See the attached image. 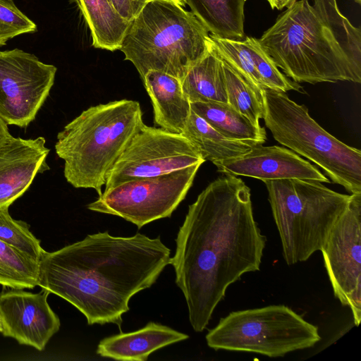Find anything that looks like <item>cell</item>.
<instances>
[{
    "label": "cell",
    "instance_id": "cell-30",
    "mask_svg": "<svg viewBox=\"0 0 361 361\" xmlns=\"http://www.w3.org/2000/svg\"><path fill=\"white\" fill-rule=\"evenodd\" d=\"M298 0H267L272 8L281 10L288 8Z\"/></svg>",
    "mask_w": 361,
    "mask_h": 361
},
{
    "label": "cell",
    "instance_id": "cell-16",
    "mask_svg": "<svg viewBox=\"0 0 361 361\" xmlns=\"http://www.w3.org/2000/svg\"><path fill=\"white\" fill-rule=\"evenodd\" d=\"M188 338L184 333L151 322L139 330L103 338L97 354L116 360L146 361L154 351Z\"/></svg>",
    "mask_w": 361,
    "mask_h": 361
},
{
    "label": "cell",
    "instance_id": "cell-34",
    "mask_svg": "<svg viewBox=\"0 0 361 361\" xmlns=\"http://www.w3.org/2000/svg\"><path fill=\"white\" fill-rule=\"evenodd\" d=\"M2 331V327H1V322H0V332Z\"/></svg>",
    "mask_w": 361,
    "mask_h": 361
},
{
    "label": "cell",
    "instance_id": "cell-32",
    "mask_svg": "<svg viewBox=\"0 0 361 361\" xmlns=\"http://www.w3.org/2000/svg\"><path fill=\"white\" fill-rule=\"evenodd\" d=\"M149 1H151V0H149ZM169 1H172L176 3H178V4L181 5L182 6H185V3H184L183 0H169Z\"/></svg>",
    "mask_w": 361,
    "mask_h": 361
},
{
    "label": "cell",
    "instance_id": "cell-10",
    "mask_svg": "<svg viewBox=\"0 0 361 361\" xmlns=\"http://www.w3.org/2000/svg\"><path fill=\"white\" fill-rule=\"evenodd\" d=\"M204 161L183 135L144 123L109 171L105 190L126 181L158 176Z\"/></svg>",
    "mask_w": 361,
    "mask_h": 361
},
{
    "label": "cell",
    "instance_id": "cell-12",
    "mask_svg": "<svg viewBox=\"0 0 361 361\" xmlns=\"http://www.w3.org/2000/svg\"><path fill=\"white\" fill-rule=\"evenodd\" d=\"M360 243L361 194H351L321 251L334 295L350 308L356 326L361 321Z\"/></svg>",
    "mask_w": 361,
    "mask_h": 361
},
{
    "label": "cell",
    "instance_id": "cell-18",
    "mask_svg": "<svg viewBox=\"0 0 361 361\" xmlns=\"http://www.w3.org/2000/svg\"><path fill=\"white\" fill-rule=\"evenodd\" d=\"M180 82L190 103H228L223 63L211 39L205 54L188 68Z\"/></svg>",
    "mask_w": 361,
    "mask_h": 361
},
{
    "label": "cell",
    "instance_id": "cell-11",
    "mask_svg": "<svg viewBox=\"0 0 361 361\" xmlns=\"http://www.w3.org/2000/svg\"><path fill=\"white\" fill-rule=\"evenodd\" d=\"M57 68L19 49L0 51V117L27 127L49 94Z\"/></svg>",
    "mask_w": 361,
    "mask_h": 361
},
{
    "label": "cell",
    "instance_id": "cell-14",
    "mask_svg": "<svg viewBox=\"0 0 361 361\" xmlns=\"http://www.w3.org/2000/svg\"><path fill=\"white\" fill-rule=\"evenodd\" d=\"M225 175L264 180L299 178L329 183L316 166L288 148L262 145L252 146L246 153L214 163Z\"/></svg>",
    "mask_w": 361,
    "mask_h": 361
},
{
    "label": "cell",
    "instance_id": "cell-17",
    "mask_svg": "<svg viewBox=\"0 0 361 361\" xmlns=\"http://www.w3.org/2000/svg\"><path fill=\"white\" fill-rule=\"evenodd\" d=\"M142 80L152 103L154 123L165 130L181 134L191 107L180 80L158 71H148Z\"/></svg>",
    "mask_w": 361,
    "mask_h": 361
},
{
    "label": "cell",
    "instance_id": "cell-2",
    "mask_svg": "<svg viewBox=\"0 0 361 361\" xmlns=\"http://www.w3.org/2000/svg\"><path fill=\"white\" fill-rule=\"evenodd\" d=\"M170 255L159 237L99 232L46 251L39 260L38 286L75 307L89 325L114 324L121 329L130 298L157 281Z\"/></svg>",
    "mask_w": 361,
    "mask_h": 361
},
{
    "label": "cell",
    "instance_id": "cell-6",
    "mask_svg": "<svg viewBox=\"0 0 361 361\" xmlns=\"http://www.w3.org/2000/svg\"><path fill=\"white\" fill-rule=\"evenodd\" d=\"M288 265L321 251L351 195L334 191L321 182L299 178L263 180Z\"/></svg>",
    "mask_w": 361,
    "mask_h": 361
},
{
    "label": "cell",
    "instance_id": "cell-26",
    "mask_svg": "<svg viewBox=\"0 0 361 361\" xmlns=\"http://www.w3.org/2000/svg\"><path fill=\"white\" fill-rule=\"evenodd\" d=\"M0 240L39 262L46 251L23 221L13 219L8 208L0 209Z\"/></svg>",
    "mask_w": 361,
    "mask_h": 361
},
{
    "label": "cell",
    "instance_id": "cell-8",
    "mask_svg": "<svg viewBox=\"0 0 361 361\" xmlns=\"http://www.w3.org/2000/svg\"><path fill=\"white\" fill-rule=\"evenodd\" d=\"M320 339L317 326L283 305L232 312L206 335L208 346L216 350L269 357L312 348Z\"/></svg>",
    "mask_w": 361,
    "mask_h": 361
},
{
    "label": "cell",
    "instance_id": "cell-3",
    "mask_svg": "<svg viewBox=\"0 0 361 361\" xmlns=\"http://www.w3.org/2000/svg\"><path fill=\"white\" fill-rule=\"evenodd\" d=\"M257 39L296 82H361V30L336 0L296 1Z\"/></svg>",
    "mask_w": 361,
    "mask_h": 361
},
{
    "label": "cell",
    "instance_id": "cell-29",
    "mask_svg": "<svg viewBox=\"0 0 361 361\" xmlns=\"http://www.w3.org/2000/svg\"><path fill=\"white\" fill-rule=\"evenodd\" d=\"M112 8L125 20L131 23L149 0H108Z\"/></svg>",
    "mask_w": 361,
    "mask_h": 361
},
{
    "label": "cell",
    "instance_id": "cell-22",
    "mask_svg": "<svg viewBox=\"0 0 361 361\" xmlns=\"http://www.w3.org/2000/svg\"><path fill=\"white\" fill-rule=\"evenodd\" d=\"M181 135L190 142L204 161L213 164L242 155L252 147L224 136L192 109Z\"/></svg>",
    "mask_w": 361,
    "mask_h": 361
},
{
    "label": "cell",
    "instance_id": "cell-7",
    "mask_svg": "<svg viewBox=\"0 0 361 361\" xmlns=\"http://www.w3.org/2000/svg\"><path fill=\"white\" fill-rule=\"evenodd\" d=\"M262 94L263 118L274 140L314 162L348 192L361 194V151L326 131L286 92L264 88Z\"/></svg>",
    "mask_w": 361,
    "mask_h": 361
},
{
    "label": "cell",
    "instance_id": "cell-20",
    "mask_svg": "<svg viewBox=\"0 0 361 361\" xmlns=\"http://www.w3.org/2000/svg\"><path fill=\"white\" fill-rule=\"evenodd\" d=\"M211 35L243 39L245 0H183Z\"/></svg>",
    "mask_w": 361,
    "mask_h": 361
},
{
    "label": "cell",
    "instance_id": "cell-27",
    "mask_svg": "<svg viewBox=\"0 0 361 361\" xmlns=\"http://www.w3.org/2000/svg\"><path fill=\"white\" fill-rule=\"evenodd\" d=\"M247 37L255 68L265 88L282 92L294 90L302 94V87L282 73L271 58L266 53L255 37Z\"/></svg>",
    "mask_w": 361,
    "mask_h": 361
},
{
    "label": "cell",
    "instance_id": "cell-28",
    "mask_svg": "<svg viewBox=\"0 0 361 361\" xmlns=\"http://www.w3.org/2000/svg\"><path fill=\"white\" fill-rule=\"evenodd\" d=\"M36 30L35 23L16 6L13 0H0V47L16 36Z\"/></svg>",
    "mask_w": 361,
    "mask_h": 361
},
{
    "label": "cell",
    "instance_id": "cell-35",
    "mask_svg": "<svg viewBox=\"0 0 361 361\" xmlns=\"http://www.w3.org/2000/svg\"><path fill=\"white\" fill-rule=\"evenodd\" d=\"M245 1H246V0H245Z\"/></svg>",
    "mask_w": 361,
    "mask_h": 361
},
{
    "label": "cell",
    "instance_id": "cell-31",
    "mask_svg": "<svg viewBox=\"0 0 361 361\" xmlns=\"http://www.w3.org/2000/svg\"><path fill=\"white\" fill-rule=\"evenodd\" d=\"M7 126L8 125L0 117V147L12 136Z\"/></svg>",
    "mask_w": 361,
    "mask_h": 361
},
{
    "label": "cell",
    "instance_id": "cell-13",
    "mask_svg": "<svg viewBox=\"0 0 361 361\" xmlns=\"http://www.w3.org/2000/svg\"><path fill=\"white\" fill-rule=\"evenodd\" d=\"M49 292L33 293L23 289H4L0 293L2 334L42 351L59 330L61 322L47 302Z\"/></svg>",
    "mask_w": 361,
    "mask_h": 361
},
{
    "label": "cell",
    "instance_id": "cell-23",
    "mask_svg": "<svg viewBox=\"0 0 361 361\" xmlns=\"http://www.w3.org/2000/svg\"><path fill=\"white\" fill-rule=\"evenodd\" d=\"M39 262L0 240V284L17 289L38 286Z\"/></svg>",
    "mask_w": 361,
    "mask_h": 361
},
{
    "label": "cell",
    "instance_id": "cell-19",
    "mask_svg": "<svg viewBox=\"0 0 361 361\" xmlns=\"http://www.w3.org/2000/svg\"><path fill=\"white\" fill-rule=\"evenodd\" d=\"M191 109L213 128L227 138L242 141L252 146L262 145L267 140L264 128L254 125L228 103L195 102Z\"/></svg>",
    "mask_w": 361,
    "mask_h": 361
},
{
    "label": "cell",
    "instance_id": "cell-5",
    "mask_svg": "<svg viewBox=\"0 0 361 361\" xmlns=\"http://www.w3.org/2000/svg\"><path fill=\"white\" fill-rule=\"evenodd\" d=\"M209 31L191 12L169 0H151L130 23L119 50L141 78L149 71L180 80L207 51Z\"/></svg>",
    "mask_w": 361,
    "mask_h": 361
},
{
    "label": "cell",
    "instance_id": "cell-9",
    "mask_svg": "<svg viewBox=\"0 0 361 361\" xmlns=\"http://www.w3.org/2000/svg\"><path fill=\"white\" fill-rule=\"evenodd\" d=\"M201 165L123 182L104 190L87 207L93 212L121 217L140 228L171 216L185 199Z\"/></svg>",
    "mask_w": 361,
    "mask_h": 361
},
{
    "label": "cell",
    "instance_id": "cell-24",
    "mask_svg": "<svg viewBox=\"0 0 361 361\" xmlns=\"http://www.w3.org/2000/svg\"><path fill=\"white\" fill-rule=\"evenodd\" d=\"M219 56L262 94L265 87L255 68L247 37L243 39L222 38L209 35Z\"/></svg>",
    "mask_w": 361,
    "mask_h": 361
},
{
    "label": "cell",
    "instance_id": "cell-4",
    "mask_svg": "<svg viewBox=\"0 0 361 361\" xmlns=\"http://www.w3.org/2000/svg\"><path fill=\"white\" fill-rule=\"evenodd\" d=\"M144 124L138 102L123 99L92 106L57 135L55 149L64 161L66 180L100 195L108 174Z\"/></svg>",
    "mask_w": 361,
    "mask_h": 361
},
{
    "label": "cell",
    "instance_id": "cell-1",
    "mask_svg": "<svg viewBox=\"0 0 361 361\" xmlns=\"http://www.w3.org/2000/svg\"><path fill=\"white\" fill-rule=\"evenodd\" d=\"M266 242L250 189L235 176L214 180L189 206L170 264L194 331L206 329L231 284L259 270Z\"/></svg>",
    "mask_w": 361,
    "mask_h": 361
},
{
    "label": "cell",
    "instance_id": "cell-25",
    "mask_svg": "<svg viewBox=\"0 0 361 361\" xmlns=\"http://www.w3.org/2000/svg\"><path fill=\"white\" fill-rule=\"evenodd\" d=\"M222 63L228 104L254 125L260 126L259 120L264 116L262 94L224 61Z\"/></svg>",
    "mask_w": 361,
    "mask_h": 361
},
{
    "label": "cell",
    "instance_id": "cell-15",
    "mask_svg": "<svg viewBox=\"0 0 361 361\" xmlns=\"http://www.w3.org/2000/svg\"><path fill=\"white\" fill-rule=\"evenodd\" d=\"M43 137L11 136L0 147V209L8 208L22 196L38 173L48 170L49 149Z\"/></svg>",
    "mask_w": 361,
    "mask_h": 361
},
{
    "label": "cell",
    "instance_id": "cell-33",
    "mask_svg": "<svg viewBox=\"0 0 361 361\" xmlns=\"http://www.w3.org/2000/svg\"><path fill=\"white\" fill-rule=\"evenodd\" d=\"M354 1H355L356 3L360 4H361V0H353Z\"/></svg>",
    "mask_w": 361,
    "mask_h": 361
},
{
    "label": "cell",
    "instance_id": "cell-21",
    "mask_svg": "<svg viewBox=\"0 0 361 361\" xmlns=\"http://www.w3.org/2000/svg\"><path fill=\"white\" fill-rule=\"evenodd\" d=\"M88 27L95 48L120 49L130 23L112 8L108 0H74Z\"/></svg>",
    "mask_w": 361,
    "mask_h": 361
}]
</instances>
